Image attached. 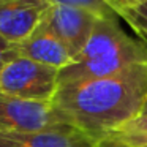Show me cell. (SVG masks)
<instances>
[{
	"label": "cell",
	"instance_id": "7a4b0ae2",
	"mask_svg": "<svg viewBox=\"0 0 147 147\" xmlns=\"http://www.w3.org/2000/svg\"><path fill=\"white\" fill-rule=\"evenodd\" d=\"M147 62V43L122 30L119 16H101L86 48L59 74V86L115 74Z\"/></svg>",
	"mask_w": 147,
	"mask_h": 147
},
{
	"label": "cell",
	"instance_id": "30bf717a",
	"mask_svg": "<svg viewBox=\"0 0 147 147\" xmlns=\"http://www.w3.org/2000/svg\"><path fill=\"white\" fill-rule=\"evenodd\" d=\"M119 139L125 141L131 147H146L147 146V112H141L138 117L130 120L127 125L117 130L114 134Z\"/></svg>",
	"mask_w": 147,
	"mask_h": 147
},
{
	"label": "cell",
	"instance_id": "9c48e42d",
	"mask_svg": "<svg viewBox=\"0 0 147 147\" xmlns=\"http://www.w3.org/2000/svg\"><path fill=\"white\" fill-rule=\"evenodd\" d=\"M119 19L125 21L138 35V40L147 43V0H125L114 5Z\"/></svg>",
	"mask_w": 147,
	"mask_h": 147
},
{
	"label": "cell",
	"instance_id": "52a82bcc",
	"mask_svg": "<svg viewBox=\"0 0 147 147\" xmlns=\"http://www.w3.org/2000/svg\"><path fill=\"white\" fill-rule=\"evenodd\" d=\"M14 51L19 57H26L29 60L49 65L59 70L68 67L73 62V55L68 48L49 30L45 21L26 40L16 43Z\"/></svg>",
	"mask_w": 147,
	"mask_h": 147
},
{
	"label": "cell",
	"instance_id": "3957f363",
	"mask_svg": "<svg viewBox=\"0 0 147 147\" xmlns=\"http://www.w3.org/2000/svg\"><path fill=\"white\" fill-rule=\"evenodd\" d=\"M59 68L16 55L0 73V93L27 101L51 103L59 90Z\"/></svg>",
	"mask_w": 147,
	"mask_h": 147
},
{
	"label": "cell",
	"instance_id": "4fadbf2b",
	"mask_svg": "<svg viewBox=\"0 0 147 147\" xmlns=\"http://www.w3.org/2000/svg\"><path fill=\"white\" fill-rule=\"evenodd\" d=\"M92 147H131V146L127 144L125 141L115 138V136H106V138H103V139L93 141Z\"/></svg>",
	"mask_w": 147,
	"mask_h": 147
},
{
	"label": "cell",
	"instance_id": "5b68a950",
	"mask_svg": "<svg viewBox=\"0 0 147 147\" xmlns=\"http://www.w3.org/2000/svg\"><path fill=\"white\" fill-rule=\"evenodd\" d=\"M100 18V14L86 8L52 5L45 18V22L49 30L68 48L74 59L86 48Z\"/></svg>",
	"mask_w": 147,
	"mask_h": 147
},
{
	"label": "cell",
	"instance_id": "5bb4252c",
	"mask_svg": "<svg viewBox=\"0 0 147 147\" xmlns=\"http://www.w3.org/2000/svg\"><path fill=\"white\" fill-rule=\"evenodd\" d=\"M142 112H147V100H146V103H144V108H142Z\"/></svg>",
	"mask_w": 147,
	"mask_h": 147
},
{
	"label": "cell",
	"instance_id": "277c9868",
	"mask_svg": "<svg viewBox=\"0 0 147 147\" xmlns=\"http://www.w3.org/2000/svg\"><path fill=\"white\" fill-rule=\"evenodd\" d=\"M68 128L71 127L60 119L52 101H27L0 93V133Z\"/></svg>",
	"mask_w": 147,
	"mask_h": 147
},
{
	"label": "cell",
	"instance_id": "2e32d148",
	"mask_svg": "<svg viewBox=\"0 0 147 147\" xmlns=\"http://www.w3.org/2000/svg\"><path fill=\"white\" fill-rule=\"evenodd\" d=\"M146 147H147V146H146Z\"/></svg>",
	"mask_w": 147,
	"mask_h": 147
},
{
	"label": "cell",
	"instance_id": "8992f818",
	"mask_svg": "<svg viewBox=\"0 0 147 147\" xmlns=\"http://www.w3.org/2000/svg\"><path fill=\"white\" fill-rule=\"evenodd\" d=\"M51 7L46 0H0V38L21 43L45 21Z\"/></svg>",
	"mask_w": 147,
	"mask_h": 147
},
{
	"label": "cell",
	"instance_id": "ba28073f",
	"mask_svg": "<svg viewBox=\"0 0 147 147\" xmlns=\"http://www.w3.org/2000/svg\"><path fill=\"white\" fill-rule=\"evenodd\" d=\"M93 141L74 128L0 133V147H92Z\"/></svg>",
	"mask_w": 147,
	"mask_h": 147
},
{
	"label": "cell",
	"instance_id": "9a60e30c",
	"mask_svg": "<svg viewBox=\"0 0 147 147\" xmlns=\"http://www.w3.org/2000/svg\"><path fill=\"white\" fill-rule=\"evenodd\" d=\"M112 2V5H115V3H119V2H125V0H111Z\"/></svg>",
	"mask_w": 147,
	"mask_h": 147
},
{
	"label": "cell",
	"instance_id": "8fae6325",
	"mask_svg": "<svg viewBox=\"0 0 147 147\" xmlns=\"http://www.w3.org/2000/svg\"><path fill=\"white\" fill-rule=\"evenodd\" d=\"M51 5H68L90 10L100 16H117L111 0H46Z\"/></svg>",
	"mask_w": 147,
	"mask_h": 147
},
{
	"label": "cell",
	"instance_id": "6da1fadb",
	"mask_svg": "<svg viewBox=\"0 0 147 147\" xmlns=\"http://www.w3.org/2000/svg\"><path fill=\"white\" fill-rule=\"evenodd\" d=\"M147 100V62L98 79L60 84L52 105L67 125L98 141L142 112Z\"/></svg>",
	"mask_w": 147,
	"mask_h": 147
},
{
	"label": "cell",
	"instance_id": "7c38bea8",
	"mask_svg": "<svg viewBox=\"0 0 147 147\" xmlns=\"http://www.w3.org/2000/svg\"><path fill=\"white\" fill-rule=\"evenodd\" d=\"M13 57H16V51H14L13 43L5 41L3 38H0V73L3 70V67L11 60Z\"/></svg>",
	"mask_w": 147,
	"mask_h": 147
}]
</instances>
